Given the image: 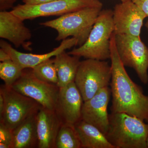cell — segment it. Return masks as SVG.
Here are the masks:
<instances>
[{"mask_svg":"<svg viewBox=\"0 0 148 148\" xmlns=\"http://www.w3.org/2000/svg\"><path fill=\"white\" fill-rule=\"evenodd\" d=\"M99 0H56L37 5L19 4L11 11L22 20L66 14L90 7H102Z\"/></svg>","mask_w":148,"mask_h":148,"instance_id":"cell-7","label":"cell"},{"mask_svg":"<svg viewBox=\"0 0 148 148\" xmlns=\"http://www.w3.org/2000/svg\"><path fill=\"white\" fill-rule=\"evenodd\" d=\"M4 107V101L2 95L0 93V116L2 114Z\"/></svg>","mask_w":148,"mask_h":148,"instance_id":"cell-27","label":"cell"},{"mask_svg":"<svg viewBox=\"0 0 148 148\" xmlns=\"http://www.w3.org/2000/svg\"><path fill=\"white\" fill-rule=\"evenodd\" d=\"M145 14L131 0L121 2L113 11L114 33L140 37Z\"/></svg>","mask_w":148,"mask_h":148,"instance_id":"cell-10","label":"cell"},{"mask_svg":"<svg viewBox=\"0 0 148 148\" xmlns=\"http://www.w3.org/2000/svg\"><path fill=\"white\" fill-rule=\"evenodd\" d=\"M84 102L75 82L60 88L55 111L63 123L75 125L81 120Z\"/></svg>","mask_w":148,"mask_h":148,"instance_id":"cell-12","label":"cell"},{"mask_svg":"<svg viewBox=\"0 0 148 148\" xmlns=\"http://www.w3.org/2000/svg\"><path fill=\"white\" fill-rule=\"evenodd\" d=\"M11 87L19 93L34 99L44 108L55 110L60 88L57 85L37 78L32 71H23L21 76Z\"/></svg>","mask_w":148,"mask_h":148,"instance_id":"cell-9","label":"cell"},{"mask_svg":"<svg viewBox=\"0 0 148 148\" xmlns=\"http://www.w3.org/2000/svg\"><path fill=\"white\" fill-rule=\"evenodd\" d=\"M16 0H0V10L7 11L12 8Z\"/></svg>","mask_w":148,"mask_h":148,"instance_id":"cell-24","label":"cell"},{"mask_svg":"<svg viewBox=\"0 0 148 148\" xmlns=\"http://www.w3.org/2000/svg\"><path fill=\"white\" fill-rule=\"evenodd\" d=\"M148 17V0H131Z\"/></svg>","mask_w":148,"mask_h":148,"instance_id":"cell-23","label":"cell"},{"mask_svg":"<svg viewBox=\"0 0 148 148\" xmlns=\"http://www.w3.org/2000/svg\"><path fill=\"white\" fill-rule=\"evenodd\" d=\"M106 136L115 148H147L148 124L125 113L112 112Z\"/></svg>","mask_w":148,"mask_h":148,"instance_id":"cell-2","label":"cell"},{"mask_svg":"<svg viewBox=\"0 0 148 148\" xmlns=\"http://www.w3.org/2000/svg\"><path fill=\"white\" fill-rule=\"evenodd\" d=\"M111 78V66L108 62L86 59L81 61L75 83L85 102L101 89L108 87Z\"/></svg>","mask_w":148,"mask_h":148,"instance_id":"cell-5","label":"cell"},{"mask_svg":"<svg viewBox=\"0 0 148 148\" xmlns=\"http://www.w3.org/2000/svg\"><path fill=\"white\" fill-rule=\"evenodd\" d=\"M78 45V41L75 38L72 37L63 40L58 47L48 53L44 54H33L21 52L14 48L5 41L1 40L0 47L8 53L12 61L22 69H33L42 62L55 57L56 56Z\"/></svg>","mask_w":148,"mask_h":148,"instance_id":"cell-13","label":"cell"},{"mask_svg":"<svg viewBox=\"0 0 148 148\" xmlns=\"http://www.w3.org/2000/svg\"><path fill=\"white\" fill-rule=\"evenodd\" d=\"M37 112L28 117L12 130L11 148L38 147Z\"/></svg>","mask_w":148,"mask_h":148,"instance_id":"cell-16","label":"cell"},{"mask_svg":"<svg viewBox=\"0 0 148 148\" xmlns=\"http://www.w3.org/2000/svg\"><path fill=\"white\" fill-rule=\"evenodd\" d=\"M147 123L148 124V120L147 121ZM147 148H148V136L147 138Z\"/></svg>","mask_w":148,"mask_h":148,"instance_id":"cell-29","label":"cell"},{"mask_svg":"<svg viewBox=\"0 0 148 148\" xmlns=\"http://www.w3.org/2000/svg\"><path fill=\"white\" fill-rule=\"evenodd\" d=\"M24 69L12 60L0 63V77L5 85L11 86L21 76Z\"/></svg>","mask_w":148,"mask_h":148,"instance_id":"cell-21","label":"cell"},{"mask_svg":"<svg viewBox=\"0 0 148 148\" xmlns=\"http://www.w3.org/2000/svg\"><path fill=\"white\" fill-rule=\"evenodd\" d=\"M11 60L10 56L9 55L8 53L3 49H0V61L1 62H4V61Z\"/></svg>","mask_w":148,"mask_h":148,"instance_id":"cell-26","label":"cell"},{"mask_svg":"<svg viewBox=\"0 0 148 148\" xmlns=\"http://www.w3.org/2000/svg\"><path fill=\"white\" fill-rule=\"evenodd\" d=\"M12 130L0 123V148H11Z\"/></svg>","mask_w":148,"mask_h":148,"instance_id":"cell-22","label":"cell"},{"mask_svg":"<svg viewBox=\"0 0 148 148\" xmlns=\"http://www.w3.org/2000/svg\"><path fill=\"white\" fill-rule=\"evenodd\" d=\"M0 93L4 101V107L0 116L1 123L12 130L31 115L37 113L42 106L32 98L3 85Z\"/></svg>","mask_w":148,"mask_h":148,"instance_id":"cell-6","label":"cell"},{"mask_svg":"<svg viewBox=\"0 0 148 148\" xmlns=\"http://www.w3.org/2000/svg\"><path fill=\"white\" fill-rule=\"evenodd\" d=\"M56 0H22L24 4L28 5H37L50 2Z\"/></svg>","mask_w":148,"mask_h":148,"instance_id":"cell-25","label":"cell"},{"mask_svg":"<svg viewBox=\"0 0 148 148\" xmlns=\"http://www.w3.org/2000/svg\"><path fill=\"white\" fill-rule=\"evenodd\" d=\"M36 119L38 148H56V137L63 124L56 111L42 106Z\"/></svg>","mask_w":148,"mask_h":148,"instance_id":"cell-15","label":"cell"},{"mask_svg":"<svg viewBox=\"0 0 148 148\" xmlns=\"http://www.w3.org/2000/svg\"><path fill=\"white\" fill-rule=\"evenodd\" d=\"M23 21L11 11L0 12V38L8 40L16 48L22 46L29 50L27 41L31 39L32 34Z\"/></svg>","mask_w":148,"mask_h":148,"instance_id":"cell-14","label":"cell"},{"mask_svg":"<svg viewBox=\"0 0 148 148\" xmlns=\"http://www.w3.org/2000/svg\"><path fill=\"white\" fill-rule=\"evenodd\" d=\"M82 148H115L106 135L94 125L82 119L74 125Z\"/></svg>","mask_w":148,"mask_h":148,"instance_id":"cell-18","label":"cell"},{"mask_svg":"<svg viewBox=\"0 0 148 148\" xmlns=\"http://www.w3.org/2000/svg\"><path fill=\"white\" fill-rule=\"evenodd\" d=\"M114 33L113 11L102 10L86 41L68 53L86 59L106 61L110 57V40Z\"/></svg>","mask_w":148,"mask_h":148,"instance_id":"cell-4","label":"cell"},{"mask_svg":"<svg viewBox=\"0 0 148 148\" xmlns=\"http://www.w3.org/2000/svg\"><path fill=\"white\" fill-rule=\"evenodd\" d=\"M111 90L108 87L101 89L94 96L84 102L82 119L92 125L106 135L109 126L108 106Z\"/></svg>","mask_w":148,"mask_h":148,"instance_id":"cell-11","label":"cell"},{"mask_svg":"<svg viewBox=\"0 0 148 148\" xmlns=\"http://www.w3.org/2000/svg\"><path fill=\"white\" fill-rule=\"evenodd\" d=\"M80 57L71 55L65 51L56 56L53 58L57 76V85L59 88L75 82V78L80 64Z\"/></svg>","mask_w":148,"mask_h":148,"instance_id":"cell-17","label":"cell"},{"mask_svg":"<svg viewBox=\"0 0 148 148\" xmlns=\"http://www.w3.org/2000/svg\"><path fill=\"white\" fill-rule=\"evenodd\" d=\"M145 26L146 28H147V30L148 31V19L147 21V22H146L145 25Z\"/></svg>","mask_w":148,"mask_h":148,"instance_id":"cell-28","label":"cell"},{"mask_svg":"<svg viewBox=\"0 0 148 148\" xmlns=\"http://www.w3.org/2000/svg\"><path fill=\"white\" fill-rule=\"evenodd\" d=\"M82 148L79 137L74 125L63 123L56 141V148Z\"/></svg>","mask_w":148,"mask_h":148,"instance_id":"cell-19","label":"cell"},{"mask_svg":"<svg viewBox=\"0 0 148 148\" xmlns=\"http://www.w3.org/2000/svg\"><path fill=\"white\" fill-rule=\"evenodd\" d=\"M102 8L90 7L82 9L40 24L56 30L58 34L56 40H63L72 37L77 40L78 45L80 46L87 40Z\"/></svg>","mask_w":148,"mask_h":148,"instance_id":"cell-3","label":"cell"},{"mask_svg":"<svg viewBox=\"0 0 148 148\" xmlns=\"http://www.w3.org/2000/svg\"><path fill=\"white\" fill-rule=\"evenodd\" d=\"M117 51L125 66L135 70L141 82L148 83V47L140 37L116 35Z\"/></svg>","mask_w":148,"mask_h":148,"instance_id":"cell-8","label":"cell"},{"mask_svg":"<svg viewBox=\"0 0 148 148\" xmlns=\"http://www.w3.org/2000/svg\"><path fill=\"white\" fill-rule=\"evenodd\" d=\"M35 76L42 81L57 84L58 76L53 59H47L32 69Z\"/></svg>","mask_w":148,"mask_h":148,"instance_id":"cell-20","label":"cell"},{"mask_svg":"<svg viewBox=\"0 0 148 148\" xmlns=\"http://www.w3.org/2000/svg\"><path fill=\"white\" fill-rule=\"evenodd\" d=\"M121 2L125 1H128V0H120Z\"/></svg>","mask_w":148,"mask_h":148,"instance_id":"cell-30","label":"cell"},{"mask_svg":"<svg viewBox=\"0 0 148 148\" xmlns=\"http://www.w3.org/2000/svg\"><path fill=\"white\" fill-rule=\"evenodd\" d=\"M112 112L125 113L144 121L148 120V95L128 75L117 51L115 34L110 40Z\"/></svg>","mask_w":148,"mask_h":148,"instance_id":"cell-1","label":"cell"}]
</instances>
